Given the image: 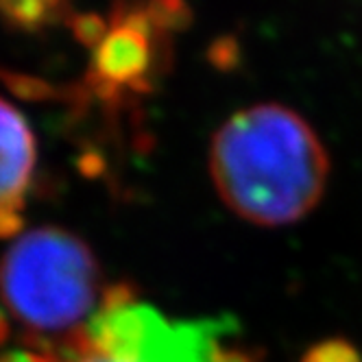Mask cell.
I'll return each mask as SVG.
<instances>
[{"label":"cell","instance_id":"obj_1","mask_svg":"<svg viewBox=\"0 0 362 362\" xmlns=\"http://www.w3.org/2000/svg\"><path fill=\"white\" fill-rule=\"evenodd\" d=\"M210 173L236 216L279 227L303 218L321 201L329 158L297 112L262 103L236 112L214 134Z\"/></svg>","mask_w":362,"mask_h":362},{"label":"cell","instance_id":"obj_2","mask_svg":"<svg viewBox=\"0 0 362 362\" xmlns=\"http://www.w3.org/2000/svg\"><path fill=\"white\" fill-rule=\"evenodd\" d=\"M98 288L92 251L62 229L24 231L0 262V293L11 317L40 336L79 339L103 310Z\"/></svg>","mask_w":362,"mask_h":362},{"label":"cell","instance_id":"obj_3","mask_svg":"<svg viewBox=\"0 0 362 362\" xmlns=\"http://www.w3.org/2000/svg\"><path fill=\"white\" fill-rule=\"evenodd\" d=\"M234 321H177L112 291L79 339L57 354H31V362H212L216 336Z\"/></svg>","mask_w":362,"mask_h":362},{"label":"cell","instance_id":"obj_4","mask_svg":"<svg viewBox=\"0 0 362 362\" xmlns=\"http://www.w3.org/2000/svg\"><path fill=\"white\" fill-rule=\"evenodd\" d=\"M35 168L31 127L11 103L0 98V236L22 225V210Z\"/></svg>","mask_w":362,"mask_h":362},{"label":"cell","instance_id":"obj_5","mask_svg":"<svg viewBox=\"0 0 362 362\" xmlns=\"http://www.w3.org/2000/svg\"><path fill=\"white\" fill-rule=\"evenodd\" d=\"M155 57V31L148 13L114 24L96 44L94 66L110 88H146Z\"/></svg>","mask_w":362,"mask_h":362},{"label":"cell","instance_id":"obj_6","mask_svg":"<svg viewBox=\"0 0 362 362\" xmlns=\"http://www.w3.org/2000/svg\"><path fill=\"white\" fill-rule=\"evenodd\" d=\"M59 9L62 0H0V11L11 22H18L27 29H35L55 20Z\"/></svg>","mask_w":362,"mask_h":362},{"label":"cell","instance_id":"obj_7","mask_svg":"<svg viewBox=\"0 0 362 362\" xmlns=\"http://www.w3.org/2000/svg\"><path fill=\"white\" fill-rule=\"evenodd\" d=\"M301 362H362V358L351 343L343 339H332L308 349Z\"/></svg>","mask_w":362,"mask_h":362},{"label":"cell","instance_id":"obj_8","mask_svg":"<svg viewBox=\"0 0 362 362\" xmlns=\"http://www.w3.org/2000/svg\"><path fill=\"white\" fill-rule=\"evenodd\" d=\"M257 358H260V354H253L240 347H225L218 345V341L212 349V362H257Z\"/></svg>","mask_w":362,"mask_h":362}]
</instances>
